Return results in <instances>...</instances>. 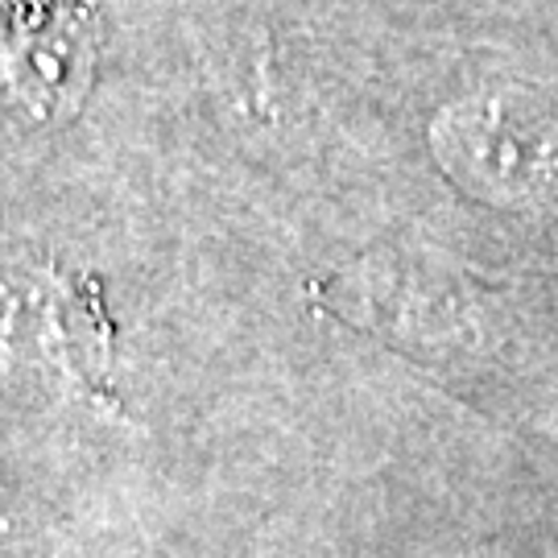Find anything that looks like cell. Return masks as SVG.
I'll return each mask as SVG.
<instances>
[{
	"label": "cell",
	"instance_id": "cell-1",
	"mask_svg": "<svg viewBox=\"0 0 558 558\" xmlns=\"http://www.w3.org/2000/svg\"><path fill=\"white\" fill-rule=\"evenodd\" d=\"M426 137L463 195L500 211L558 207V120L542 104L476 92L442 104Z\"/></svg>",
	"mask_w": 558,
	"mask_h": 558
},
{
	"label": "cell",
	"instance_id": "cell-2",
	"mask_svg": "<svg viewBox=\"0 0 558 558\" xmlns=\"http://www.w3.org/2000/svg\"><path fill=\"white\" fill-rule=\"evenodd\" d=\"M96 71V17L80 0H29L0 34V92L29 124H59Z\"/></svg>",
	"mask_w": 558,
	"mask_h": 558
},
{
	"label": "cell",
	"instance_id": "cell-3",
	"mask_svg": "<svg viewBox=\"0 0 558 558\" xmlns=\"http://www.w3.org/2000/svg\"><path fill=\"white\" fill-rule=\"evenodd\" d=\"M66 302L46 278L0 281V360L29 373L71 368Z\"/></svg>",
	"mask_w": 558,
	"mask_h": 558
}]
</instances>
